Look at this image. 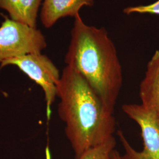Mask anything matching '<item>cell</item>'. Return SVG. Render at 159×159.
I'll return each mask as SVG.
<instances>
[{
    "mask_svg": "<svg viewBox=\"0 0 159 159\" xmlns=\"http://www.w3.org/2000/svg\"><path fill=\"white\" fill-rule=\"evenodd\" d=\"M8 65L17 66L42 88L46 99L47 116L49 119L61 77L57 67L48 57L41 53L29 54L1 63V67Z\"/></svg>",
    "mask_w": 159,
    "mask_h": 159,
    "instance_id": "5b68a950",
    "label": "cell"
},
{
    "mask_svg": "<svg viewBox=\"0 0 159 159\" xmlns=\"http://www.w3.org/2000/svg\"><path fill=\"white\" fill-rule=\"evenodd\" d=\"M111 157H112V159H121V156L120 155L119 152L115 149L112 152Z\"/></svg>",
    "mask_w": 159,
    "mask_h": 159,
    "instance_id": "8fae6325",
    "label": "cell"
},
{
    "mask_svg": "<svg viewBox=\"0 0 159 159\" xmlns=\"http://www.w3.org/2000/svg\"><path fill=\"white\" fill-rule=\"evenodd\" d=\"M116 145V139L112 137L102 144L87 150L75 159H112V152Z\"/></svg>",
    "mask_w": 159,
    "mask_h": 159,
    "instance_id": "9c48e42d",
    "label": "cell"
},
{
    "mask_svg": "<svg viewBox=\"0 0 159 159\" xmlns=\"http://www.w3.org/2000/svg\"><path fill=\"white\" fill-rule=\"evenodd\" d=\"M142 105L159 116V50L154 52L147 66L140 86Z\"/></svg>",
    "mask_w": 159,
    "mask_h": 159,
    "instance_id": "52a82bcc",
    "label": "cell"
},
{
    "mask_svg": "<svg viewBox=\"0 0 159 159\" xmlns=\"http://www.w3.org/2000/svg\"><path fill=\"white\" fill-rule=\"evenodd\" d=\"M123 12L125 14L128 15L133 13L152 14L159 15V0L148 6L129 7L125 8Z\"/></svg>",
    "mask_w": 159,
    "mask_h": 159,
    "instance_id": "30bf717a",
    "label": "cell"
},
{
    "mask_svg": "<svg viewBox=\"0 0 159 159\" xmlns=\"http://www.w3.org/2000/svg\"><path fill=\"white\" fill-rule=\"evenodd\" d=\"M58 113L65 123V133L75 159L113 137L114 113L75 68L66 66L57 85Z\"/></svg>",
    "mask_w": 159,
    "mask_h": 159,
    "instance_id": "6da1fadb",
    "label": "cell"
},
{
    "mask_svg": "<svg viewBox=\"0 0 159 159\" xmlns=\"http://www.w3.org/2000/svg\"><path fill=\"white\" fill-rule=\"evenodd\" d=\"M42 0H0V8L18 23L37 28V18Z\"/></svg>",
    "mask_w": 159,
    "mask_h": 159,
    "instance_id": "ba28073f",
    "label": "cell"
},
{
    "mask_svg": "<svg viewBox=\"0 0 159 159\" xmlns=\"http://www.w3.org/2000/svg\"><path fill=\"white\" fill-rule=\"evenodd\" d=\"M65 62L77 70L114 113L123 85V71L116 47L104 28L74 17Z\"/></svg>",
    "mask_w": 159,
    "mask_h": 159,
    "instance_id": "7a4b0ae2",
    "label": "cell"
},
{
    "mask_svg": "<svg viewBox=\"0 0 159 159\" xmlns=\"http://www.w3.org/2000/svg\"><path fill=\"white\" fill-rule=\"evenodd\" d=\"M122 110L131 119L140 126L143 140L142 151L137 152L131 147L123 132L118 136L125 153L122 159H159V116L142 104H125Z\"/></svg>",
    "mask_w": 159,
    "mask_h": 159,
    "instance_id": "277c9868",
    "label": "cell"
},
{
    "mask_svg": "<svg viewBox=\"0 0 159 159\" xmlns=\"http://www.w3.org/2000/svg\"><path fill=\"white\" fill-rule=\"evenodd\" d=\"M93 4V0H43L40 19L43 25L49 29L60 18L76 17L81 8Z\"/></svg>",
    "mask_w": 159,
    "mask_h": 159,
    "instance_id": "8992f818",
    "label": "cell"
},
{
    "mask_svg": "<svg viewBox=\"0 0 159 159\" xmlns=\"http://www.w3.org/2000/svg\"><path fill=\"white\" fill-rule=\"evenodd\" d=\"M47 47L40 30L6 18L0 26V63L32 53H41Z\"/></svg>",
    "mask_w": 159,
    "mask_h": 159,
    "instance_id": "3957f363",
    "label": "cell"
}]
</instances>
